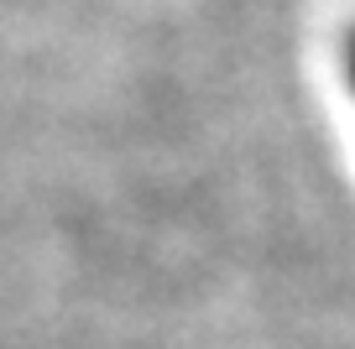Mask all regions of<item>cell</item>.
I'll return each instance as SVG.
<instances>
[{
  "label": "cell",
  "mask_w": 355,
  "mask_h": 349,
  "mask_svg": "<svg viewBox=\"0 0 355 349\" xmlns=\"http://www.w3.org/2000/svg\"><path fill=\"white\" fill-rule=\"evenodd\" d=\"M345 78H350V94H355V32L345 37Z\"/></svg>",
  "instance_id": "1"
}]
</instances>
